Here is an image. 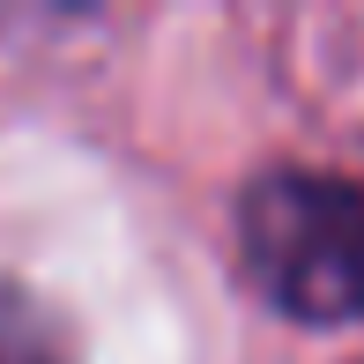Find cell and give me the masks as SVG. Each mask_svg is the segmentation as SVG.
Returning a JSON list of instances; mask_svg holds the SVG:
<instances>
[{
    "label": "cell",
    "mask_w": 364,
    "mask_h": 364,
    "mask_svg": "<svg viewBox=\"0 0 364 364\" xmlns=\"http://www.w3.org/2000/svg\"><path fill=\"white\" fill-rule=\"evenodd\" d=\"M0 364H75L68 327L15 283H0Z\"/></svg>",
    "instance_id": "2"
},
{
    "label": "cell",
    "mask_w": 364,
    "mask_h": 364,
    "mask_svg": "<svg viewBox=\"0 0 364 364\" xmlns=\"http://www.w3.org/2000/svg\"><path fill=\"white\" fill-rule=\"evenodd\" d=\"M245 275L305 327L364 320V186L342 171H268L238 201Z\"/></svg>",
    "instance_id": "1"
}]
</instances>
